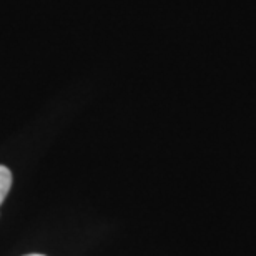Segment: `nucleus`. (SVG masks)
<instances>
[{"mask_svg":"<svg viewBox=\"0 0 256 256\" xmlns=\"http://www.w3.org/2000/svg\"><path fill=\"white\" fill-rule=\"evenodd\" d=\"M10 186H12V172L7 166L0 165V204L8 194Z\"/></svg>","mask_w":256,"mask_h":256,"instance_id":"f257e3e1","label":"nucleus"},{"mask_svg":"<svg viewBox=\"0 0 256 256\" xmlns=\"http://www.w3.org/2000/svg\"><path fill=\"white\" fill-rule=\"evenodd\" d=\"M25 256H44V254H37V253H34V254H25Z\"/></svg>","mask_w":256,"mask_h":256,"instance_id":"f03ea898","label":"nucleus"}]
</instances>
